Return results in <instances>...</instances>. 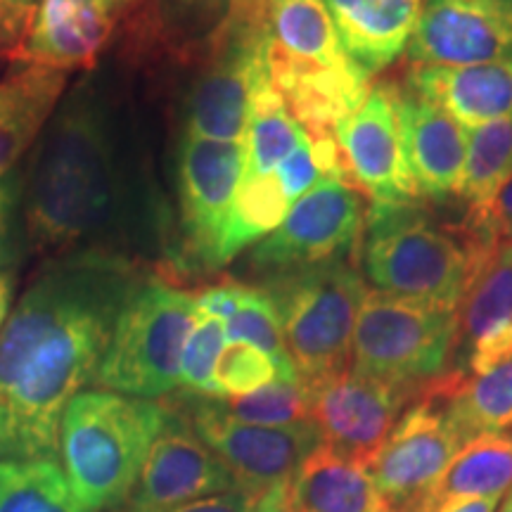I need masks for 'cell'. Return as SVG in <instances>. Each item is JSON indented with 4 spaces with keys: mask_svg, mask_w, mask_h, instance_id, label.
Masks as SVG:
<instances>
[{
    "mask_svg": "<svg viewBox=\"0 0 512 512\" xmlns=\"http://www.w3.org/2000/svg\"><path fill=\"white\" fill-rule=\"evenodd\" d=\"M197 318L195 292L162 280L140 283L121 306L95 384L150 401L171 394L181 384L183 349Z\"/></svg>",
    "mask_w": 512,
    "mask_h": 512,
    "instance_id": "obj_6",
    "label": "cell"
},
{
    "mask_svg": "<svg viewBox=\"0 0 512 512\" xmlns=\"http://www.w3.org/2000/svg\"><path fill=\"white\" fill-rule=\"evenodd\" d=\"M38 8V0H0V10H5L8 15L22 19V22L31 24V17Z\"/></svg>",
    "mask_w": 512,
    "mask_h": 512,
    "instance_id": "obj_44",
    "label": "cell"
},
{
    "mask_svg": "<svg viewBox=\"0 0 512 512\" xmlns=\"http://www.w3.org/2000/svg\"><path fill=\"white\" fill-rule=\"evenodd\" d=\"M456 347L465 377L486 375L512 356V242L472 261Z\"/></svg>",
    "mask_w": 512,
    "mask_h": 512,
    "instance_id": "obj_17",
    "label": "cell"
},
{
    "mask_svg": "<svg viewBox=\"0 0 512 512\" xmlns=\"http://www.w3.org/2000/svg\"><path fill=\"white\" fill-rule=\"evenodd\" d=\"M292 512H392L368 465L320 444L294 472L287 489Z\"/></svg>",
    "mask_w": 512,
    "mask_h": 512,
    "instance_id": "obj_23",
    "label": "cell"
},
{
    "mask_svg": "<svg viewBox=\"0 0 512 512\" xmlns=\"http://www.w3.org/2000/svg\"><path fill=\"white\" fill-rule=\"evenodd\" d=\"M290 209L292 202L287 200L275 174L242 178L219 245V259H216L219 268L235 259L247 245H254L273 233Z\"/></svg>",
    "mask_w": 512,
    "mask_h": 512,
    "instance_id": "obj_29",
    "label": "cell"
},
{
    "mask_svg": "<svg viewBox=\"0 0 512 512\" xmlns=\"http://www.w3.org/2000/svg\"><path fill=\"white\" fill-rule=\"evenodd\" d=\"M309 392L311 420L320 432V444L361 465H370L399 422L406 403L420 396L351 368Z\"/></svg>",
    "mask_w": 512,
    "mask_h": 512,
    "instance_id": "obj_13",
    "label": "cell"
},
{
    "mask_svg": "<svg viewBox=\"0 0 512 512\" xmlns=\"http://www.w3.org/2000/svg\"><path fill=\"white\" fill-rule=\"evenodd\" d=\"M24 202V183L15 174L0 178V273L15 264L17 211Z\"/></svg>",
    "mask_w": 512,
    "mask_h": 512,
    "instance_id": "obj_36",
    "label": "cell"
},
{
    "mask_svg": "<svg viewBox=\"0 0 512 512\" xmlns=\"http://www.w3.org/2000/svg\"><path fill=\"white\" fill-rule=\"evenodd\" d=\"M230 418L264 427H290L311 420V392L302 382L275 380L245 396L216 399Z\"/></svg>",
    "mask_w": 512,
    "mask_h": 512,
    "instance_id": "obj_33",
    "label": "cell"
},
{
    "mask_svg": "<svg viewBox=\"0 0 512 512\" xmlns=\"http://www.w3.org/2000/svg\"><path fill=\"white\" fill-rule=\"evenodd\" d=\"M245 171V145L185 133L178 152L185 268L216 271L230 207Z\"/></svg>",
    "mask_w": 512,
    "mask_h": 512,
    "instance_id": "obj_12",
    "label": "cell"
},
{
    "mask_svg": "<svg viewBox=\"0 0 512 512\" xmlns=\"http://www.w3.org/2000/svg\"><path fill=\"white\" fill-rule=\"evenodd\" d=\"M226 342L228 335L223 320L211 316L197 318L181 358V384L188 394L211 396V399L219 396L214 375Z\"/></svg>",
    "mask_w": 512,
    "mask_h": 512,
    "instance_id": "obj_34",
    "label": "cell"
},
{
    "mask_svg": "<svg viewBox=\"0 0 512 512\" xmlns=\"http://www.w3.org/2000/svg\"><path fill=\"white\" fill-rule=\"evenodd\" d=\"M427 0H325L339 43L366 74L406 53Z\"/></svg>",
    "mask_w": 512,
    "mask_h": 512,
    "instance_id": "obj_21",
    "label": "cell"
},
{
    "mask_svg": "<svg viewBox=\"0 0 512 512\" xmlns=\"http://www.w3.org/2000/svg\"><path fill=\"white\" fill-rule=\"evenodd\" d=\"M309 140V133L287 110L283 95L273 83L259 88L252 98L249 124L242 145H245V171L242 178L268 176Z\"/></svg>",
    "mask_w": 512,
    "mask_h": 512,
    "instance_id": "obj_28",
    "label": "cell"
},
{
    "mask_svg": "<svg viewBox=\"0 0 512 512\" xmlns=\"http://www.w3.org/2000/svg\"><path fill=\"white\" fill-rule=\"evenodd\" d=\"M247 285L242 283H219V285H209L204 290L195 292V304H197V313L200 316H211L219 318L226 323L235 316V311L240 309L242 299H245Z\"/></svg>",
    "mask_w": 512,
    "mask_h": 512,
    "instance_id": "obj_38",
    "label": "cell"
},
{
    "mask_svg": "<svg viewBox=\"0 0 512 512\" xmlns=\"http://www.w3.org/2000/svg\"><path fill=\"white\" fill-rule=\"evenodd\" d=\"M67 72L27 64L0 81V178L34 143L60 102Z\"/></svg>",
    "mask_w": 512,
    "mask_h": 512,
    "instance_id": "obj_24",
    "label": "cell"
},
{
    "mask_svg": "<svg viewBox=\"0 0 512 512\" xmlns=\"http://www.w3.org/2000/svg\"><path fill=\"white\" fill-rule=\"evenodd\" d=\"M112 3H117V0H112Z\"/></svg>",
    "mask_w": 512,
    "mask_h": 512,
    "instance_id": "obj_46",
    "label": "cell"
},
{
    "mask_svg": "<svg viewBox=\"0 0 512 512\" xmlns=\"http://www.w3.org/2000/svg\"><path fill=\"white\" fill-rule=\"evenodd\" d=\"M164 422V403L107 389L74 396L64 411L57 453L76 498L93 512L124 503Z\"/></svg>",
    "mask_w": 512,
    "mask_h": 512,
    "instance_id": "obj_3",
    "label": "cell"
},
{
    "mask_svg": "<svg viewBox=\"0 0 512 512\" xmlns=\"http://www.w3.org/2000/svg\"><path fill=\"white\" fill-rule=\"evenodd\" d=\"M256 503H259V496L249 494L245 489H230L223 494L192 501L174 512H254Z\"/></svg>",
    "mask_w": 512,
    "mask_h": 512,
    "instance_id": "obj_39",
    "label": "cell"
},
{
    "mask_svg": "<svg viewBox=\"0 0 512 512\" xmlns=\"http://www.w3.org/2000/svg\"><path fill=\"white\" fill-rule=\"evenodd\" d=\"M498 498H463V501L441 503L430 512H496Z\"/></svg>",
    "mask_w": 512,
    "mask_h": 512,
    "instance_id": "obj_41",
    "label": "cell"
},
{
    "mask_svg": "<svg viewBox=\"0 0 512 512\" xmlns=\"http://www.w3.org/2000/svg\"><path fill=\"white\" fill-rule=\"evenodd\" d=\"M512 489V432H486L460 446L420 512L463 498H501Z\"/></svg>",
    "mask_w": 512,
    "mask_h": 512,
    "instance_id": "obj_27",
    "label": "cell"
},
{
    "mask_svg": "<svg viewBox=\"0 0 512 512\" xmlns=\"http://www.w3.org/2000/svg\"><path fill=\"white\" fill-rule=\"evenodd\" d=\"M117 195L112 138L91 102H69L34 159L24 192L29 238L43 252H64L110 216Z\"/></svg>",
    "mask_w": 512,
    "mask_h": 512,
    "instance_id": "obj_2",
    "label": "cell"
},
{
    "mask_svg": "<svg viewBox=\"0 0 512 512\" xmlns=\"http://www.w3.org/2000/svg\"><path fill=\"white\" fill-rule=\"evenodd\" d=\"M275 380H283V377L271 356L247 342H226L214 375L216 394H219L216 399L252 394Z\"/></svg>",
    "mask_w": 512,
    "mask_h": 512,
    "instance_id": "obj_35",
    "label": "cell"
},
{
    "mask_svg": "<svg viewBox=\"0 0 512 512\" xmlns=\"http://www.w3.org/2000/svg\"><path fill=\"white\" fill-rule=\"evenodd\" d=\"M278 183L283 185L287 200L292 204L297 200H302L306 192L316 188V185L323 181V174H320L316 159H313V150H311V140H306L292 152L290 157L285 159L278 169L273 171Z\"/></svg>",
    "mask_w": 512,
    "mask_h": 512,
    "instance_id": "obj_37",
    "label": "cell"
},
{
    "mask_svg": "<svg viewBox=\"0 0 512 512\" xmlns=\"http://www.w3.org/2000/svg\"><path fill=\"white\" fill-rule=\"evenodd\" d=\"M287 489H290V484L280 486V489L268 491L266 496L259 498V503H256L254 512H292L290 510V498H287Z\"/></svg>",
    "mask_w": 512,
    "mask_h": 512,
    "instance_id": "obj_42",
    "label": "cell"
},
{
    "mask_svg": "<svg viewBox=\"0 0 512 512\" xmlns=\"http://www.w3.org/2000/svg\"><path fill=\"white\" fill-rule=\"evenodd\" d=\"M425 392L444 401L463 444L479 434L512 430V356L479 377L446 373L427 384Z\"/></svg>",
    "mask_w": 512,
    "mask_h": 512,
    "instance_id": "obj_25",
    "label": "cell"
},
{
    "mask_svg": "<svg viewBox=\"0 0 512 512\" xmlns=\"http://www.w3.org/2000/svg\"><path fill=\"white\" fill-rule=\"evenodd\" d=\"M0 512H93L55 460H0Z\"/></svg>",
    "mask_w": 512,
    "mask_h": 512,
    "instance_id": "obj_30",
    "label": "cell"
},
{
    "mask_svg": "<svg viewBox=\"0 0 512 512\" xmlns=\"http://www.w3.org/2000/svg\"><path fill=\"white\" fill-rule=\"evenodd\" d=\"M366 226V202L354 185L323 178L292 204L285 221L256 242L249 264L264 278L342 259Z\"/></svg>",
    "mask_w": 512,
    "mask_h": 512,
    "instance_id": "obj_10",
    "label": "cell"
},
{
    "mask_svg": "<svg viewBox=\"0 0 512 512\" xmlns=\"http://www.w3.org/2000/svg\"><path fill=\"white\" fill-rule=\"evenodd\" d=\"M226 335L228 342H247L271 356L285 382H299L297 368L287 351L278 309L264 287L247 285L240 309L235 311L233 318L226 320Z\"/></svg>",
    "mask_w": 512,
    "mask_h": 512,
    "instance_id": "obj_32",
    "label": "cell"
},
{
    "mask_svg": "<svg viewBox=\"0 0 512 512\" xmlns=\"http://www.w3.org/2000/svg\"><path fill=\"white\" fill-rule=\"evenodd\" d=\"M408 88L441 107L460 126L512 121V62L475 67H411Z\"/></svg>",
    "mask_w": 512,
    "mask_h": 512,
    "instance_id": "obj_22",
    "label": "cell"
},
{
    "mask_svg": "<svg viewBox=\"0 0 512 512\" xmlns=\"http://www.w3.org/2000/svg\"><path fill=\"white\" fill-rule=\"evenodd\" d=\"M512 176V121H494L467 133L463 176L456 197L482 207Z\"/></svg>",
    "mask_w": 512,
    "mask_h": 512,
    "instance_id": "obj_31",
    "label": "cell"
},
{
    "mask_svg": "<svg viewBox=\"0 0 512 512\" xmlns=\"http://www.w3.org/2000/svg\"><path fill=\"white\" fill-rule=\"evenodd\" d=\"M264 290L278 309L287 351L306 389L351 368L358 311L368 292L354 264L337 259L271 275Z\"/></svg>",
    "mask_w": 512,
    "mask_h": 512,
    "instance_id": "obj_5",
    "label": "cell"
},
{
    "mask_svg": "<svg viewBox=\"0 0 512 512\" xmlns=\"http://www.w3.org/2000/svg\"><path fill=\"white\" fill-rule=\"evenodd\" d=\"M510 242H512V238H510Z\"/></svg>",
    "mask_w": 512,
    "mask_h": 512,
    "instance_id": "obj_47",
    "label": "cell"
},
{
    "mask_svg": "<svg viewBox=\"0 0 512 512\" xmlns=\"http://www.w3.org/2000/svg\"><path fill=\"white\" fill-rule=\"evenodd\" d=\"M496 512H512V494L508 496V501L501 505V510H496Z\"/></svg>",
    "mask_w": 512,
    "mask_h": 512,
    "instance_id": "obj_45",
    "label": "cell"
},
{
    "mask_svg": "<svg viewBox=\"0 0 512 512\" xmlns=\"http://www.w3.org/2000/svg\"><path fill=\"white\" fill-rule=\"evenodd\" d=\"M271 81L287 110L309 136L335 133V126L363 105L370 93V74L358 64L320 67L290 60L271 50Z\"/></svg>",
    "mask_w": 512,
    "mask_h": 512,
    "instance_id": "obj_20",
    "label": "cell"
},
{
    "mask_svg": "<svg viewBox=\"0 0 512 512\" xmlns=\"http://www.w3.org/2000/svg\"><path fill=\"white\" fill-rule=\"evenodd\" d=\"M238 489L233 475L176 408L150 448L136 486L112 512H174L200 498Z\"/></svg>",
    "mask_w": 512,
    "mask_h": 512,
    "instance_id": "obj_14",
    "label": "cell"
},
{
    "mask_svg": "<svg viewBox=\"0 0 512 512\" xmlns=\"http://www.w3.org/2000/svg\"><path fill=\"white\" fill-rule=\"evenodd\" d=\"M271 81V34L245 5H226L209 38L207 67L188 95V136L242 143L252 98Z\"/></svg>",
    "mask_w": 512,
    "mask_h": 512,
    "instance_id": "obj_8",
    "label": "cell"
},
{
    "mask_svg": "<svg viewBox=\"0 0 512 512\" xmlns=\"http://www.w3.org/2000/svg\"><path fill=\"white\" fill-rule=\"evenodd\" d=\"M27 31H29L27 22H22V19L12 17L5 10H0V55L19 60Z\"/></svg>",
    "mask_w": 512,
    "mask_h": 512,
    "instance_id": "obj_40",
    "label": "cell"
},
{
    "mask_svg": "<svg viewBox=\"0 0 512 512\" xmlns=\"http://www.w3.org/2000/svg\"><path fill=\"white\" fill-rule=\"evenodd\" d=\"M396 114L420 197L446 200L456 195L467 152L465 126L411 88L396 86Z\"/></svg>",
    "mask_w": 512,
    "mask_h": 512,
    "instance_id": "obj_18",
    "label": "cell"
},
{
    "mask_svg": "<svg viewBox=\"0 0 512 512\" xmlns=\"http://www.w3.org/2000/svg\"><path fill=\"white\" fill-rule=\"evenodd\" d=\"M140 283L128 261L81 252L29 287L0 332V460H53L64 411L95 382Z\"/></svg>",
    "mask_w": 512,
    "mask_h": 512,
    "instance_id": "obj_1",
    "label": "cell"
},
{
    "mask_svg": "<svg viewBox=\"0 0 512 512\" xmlns=\"http://www.w3.org/2000/svg\"><path fill=\"white\" fill-rule=\"evenodd\" d=\"M458 342V311L368 290L358 311L351 370L420 394L446 375Z\"/></svg>",
    "mask_w": 512,
    "mask_h": 512,
    "instance_id": "obj_7",
    "label": "cell"
},
{
    "mask_svg": "<svg viewBox=\"0 0 512 512\" xmlns=\"http://www.w3.org/2000/svg\"><path fill=\"white\" fill-rule=\"evenodd\" d=\"M12 297H15V280H12L10 271H3L0 273V332H3L10 318Z\"/></svg>",
    "mask_w": 512,
    "mask_h": 512,
    "instance_id": "obj_43",
    "label": "cell"
},
{
    "mask_svg": "<svg viewBox=\"0 0 512 512\" xmlns=\"http://www.w3.org/2000/svg\"><path fill=\"white\" fill-rule=\"evenodd\" d=\"M460 446L444 401L422 389L368 465L389 510L420 512Z\"/></svg>",
    "mask_w": 512,
    "mask_h": 512,
    "instance_id": "obj_11",
    "label": "cell"
},
{
    "mask_svg": "<svg viewBox=\"0 0 512 512\" xmlns=\"http://www.w3.org/2000/svg\"><path fill=\"white\" fill-rule=\"evenodd\" d=\"M361 259L375 290L453 311H460L472 280L465 242L441 228L418 200L370 204Z\"/></svg>",
    "mask_w": 512,
    "mask_h": 512,
    "instance_id": "obj_4",
    "label": "cell"
},
{
    "mask_svg": "<svg viewBox=\"0 0 512 512\" xmlns=\"http://www.w3.org/2000/svg\"><path fill=\"white\" fill-rule=\"evenodd\" d=\"M174 408L228 467L238 489L259 498L290 484L299 465L320 446L313 420L290 427L249 425L223 413L211 396L197 394H183Z\"/></svg>",
    "mask_w": 512,
    "mask_h": 512,
    "instance_id": "obj_9",
    "label": "cell"
},
{
    "mask_svg": "<svg viewBox=\"0 0 512 512\" xmlns=\"http://www.w3.org/2000/svg\"><path fill=\"white\" fill-rule=\"evenodd\" d=\"M406 55L411 67L512 62V0H427Z\"/></svg>",
    "mask_w": 512,
    "mask_h": 512,
    "instance_id": "obj_15",
    "label": "cell"
},
{
    "mask_svg": "<svg viewBox=\"0 0 512 512\" xmlns=\"http://www.w3.org/2000/svg\"><path fill=\"white\" fill-rule=\"evenodd\" d=\"M335 138L356 188L366 190L373 204L420 200L403 152L394 83L370 88L363 105L335 126Z\"/></svg>",
    "mask_w": 512,
    "mask_h": 512,
    "instance_id": "obj_16",
    "label": "cell"
},
{
    "mask_svg": "<svg viewBox=\"0 0 512 512\" xmlns=\"http://www.w3.org/2000/svg\"><path fill=\"white\" fill-rule=\"evenodd\" d=\"M271 50L320 67H351L325 0H259Z\"/></svg>",
    "mask_w": 512,
    "mask_h": 512,
    "instance_id": "obj_26",
    "label": "cell"
},
{
    "mask_svg": "<svg viewBox=\"0 0 512 512\" xmlns=\"http://www.w3.org/2000/svg\"><path fill=\"white\" fill-rule=\"evenodd\" d=\"M112 34V0H38L19 62L48 69L91 67Z\"/></svg>",
    "mask_w": 512,
    "mask_h": 512,
    "instance_id": "obj_19",
    "label": "cell"
}]
</instances>
